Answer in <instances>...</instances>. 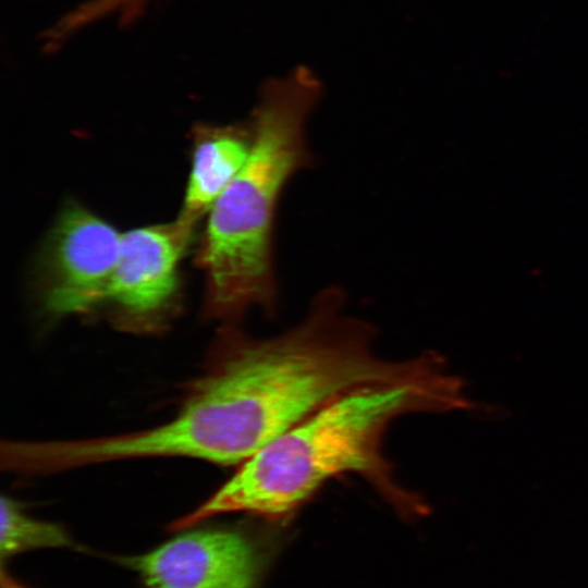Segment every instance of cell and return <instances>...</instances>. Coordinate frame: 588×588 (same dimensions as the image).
I'll return each instance as SVG.
<instances>
[{
	"mask_svg": "<svg viewBox=\"0 0 588 588\" xmlns=\"http://www.w3.org/2000/svg\"><path fill=\"white\" fill-rule=\"evenodd\" d=\"M376 330L344 313L339 287L321 290L294 328L270 339L226 329L212 366L168 422L125 433L127 458L186 456L242 464L311 414L355 389L427 381L448 370L428 351L391 360L375 351Z\"/></svg>",
	"mask_w": 588,
	"mask_h": 588,
	"instance_id": "6da1fadb",
	"label": "cell"
},
{
	"mask_svg": "<svg viewBox=\"0 0 588 588\" xmlns=\"http://www.w3.org/2000/svg\"><path fill=\"white\" fill-rule=\"evenodd\" d=\"M465 380L450 371L419 382L367 385L331 401L241 464L207 501L176 520L193 527L212 516L248 513L284 516L329 479L354 473L404 514L426 512L421 499L395 480L381 451L392 420L412 413H448L477 406Z\"/></svg>",
	"mask_w": 588,
	"mask_h": 588,
	"instance_id": "7a4b0ae2",
	"label": "cell"
},
{
	"mask_svg": "<svg viewBox=\"0 0 588 588\" xmlns=\"http://www.w3.org/2000/svg\"><path fill=\"white\" fill-rule=\"evenodd\" d=\"M321 94L305 66L264 85L249 121V155L208 212L199 262L210 316L234 320L253 306L274 310V213L285 184L311 163L305 125Z\"/></svg>",
	"mask_w": 588,
	"mask_h": 588,
	"instance_id": "3957f363",
	"label": "cell"
},
{
	"mask_svg": "<svg viewBox=\"0 0 588 588\" xmlns=\"http://www.w3.org/2000/svg\"><path fill=\"white\" fill-rule=\"evenodd\" d=\"M118 561L136 573L142 588H257L266 565L255 538L230 528L183 531Z\"/></svg>",
	"mask_w": 588,
	"mask_h": 588,
	"instance_id": "277c9868",
	"label": "cell"
},
{
	"mask_svg": "<svg viewBox=\"0 0 588 588\" xmlns=\"http://www.w3.org/2000/svg\"><path fill=\"white\" fill-rule=\"evenodd\" d=\"M122 235L71 204L58 218L42 257L44 299L58 315L82 313L107 302Z\"/></svg>",
	"mask_w": 588,
	"mask_h": 588,
	"instance_id": "5b68a950",
	"label": "cell"
},
{
	"mask_svg": "<svg viewBox=\"0 0 588 588\" xmlns=\"http://www.w3.org/2000/svg\"><path fill=\"white\" fill-rule=\"evenodd\" d=\"M195 225L177 217L169 223L122 234L107 302L134 316L154 315L163 309L176 292L177 265Z\"/></svg>",
	"mask_w": 588,
	"mask_h": 588,
	"instance_id": "8992f818",
	"label": "cell"
},
{
	"mask_svg": "<svg viewBox=\"0 0 588 588\" xmlns=\"http://www.w3.org/2000/svg\"><path fill=\"white\" fill-rule=\"evenodd\" d=\"M250 124L205 126L197 131L192 169L179 217L196 224L245 163L252 147Z\"/></svg>",
	"mask_w": 588,
	"mask_h": 588,
	"instance_id": "52a82bcc",
	"label": "cell"
},
{
	"mask_svg": "<svg viewBox=\"0 0 588 588\" xmlns=\"http://www.w3.org/2000/svg\"><path fill=\"white\" fill-rule=\"evenodd\" d=\"M77 547L60 524L34 518L26 514L15 500L7 495L1 497L2 565L16 554L30 550Z\"/></svg>",
	"mask_w": 588,
	"mask_h": 588,
	"instance_id": "ba28073f",
	"label": "cell"
},
{
	"mask_svg": "<svg viewBox=\"0 0 588 588\" xmlns=\"http://www.w3.org/2000/svg\"><path fill=\"white\" fill-rule=\"evenodd\" d=\"M1 588H32L15 579L5 568L1 567Z\"/></svg>",
	"mask_w": 588,
	"mask_h": 588,
	"instance_id": "9c48e42d",
	"label": "cell"
}]
</instances>
